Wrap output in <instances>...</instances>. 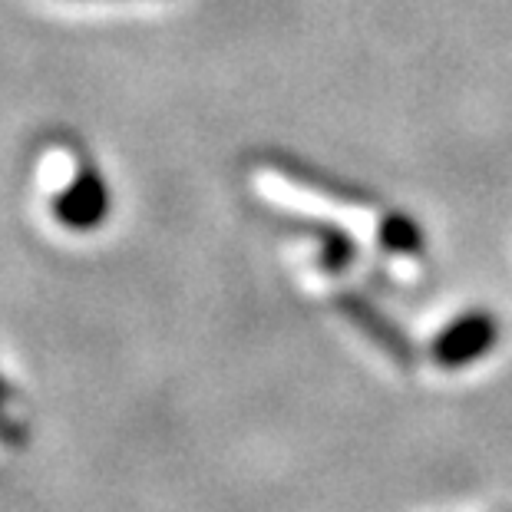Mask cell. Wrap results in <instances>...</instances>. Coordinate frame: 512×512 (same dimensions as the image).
I'll use <instances>...</instances> for the list:
<instances>
[{"mask_svg": "<svg viewBox=\"0 0 512 512\" xmlns=\"http://www.w3.org/2000/svg\"><path fill=\"white\" fill-rule=\"evenodd\" d=\"M377 245L384 248L387 255H400V258H423V252H427V238H423L420 222L410 219V215L400 209H387L380 215Z\"/></svg>", "mask_w": 512, "mask_h": 512, "instance_id": "8992f818", "label": "cell"}, {"mask_svg": "<svg viewBox=\"0 0 512 512\" xmlns=\"http://www.w3.org/2000/svg\"><path fill=\"white\" fill-rule=\"evenodd\" d=\"M113 212V195L106 185L103 172L93 166H83L76 176L63 185L53 199V219L67 232H93L100 228Z\"/></svg>", "mask_w": 512, "mask_h": 512, "instance_id": "277c9868", "label": "cell"}, {"mask_svg": "<svg viewBox=\"0 0 512 512\" xmlns=\"http://www.w3.org/2000/svg\"><path fill=\"white\" fill-rule=\"evenodd\" d=\"M499 318L483 308L466 311L460 318H453L440 334H433L430 341V361L443 370H463L493 351L499 344Z\"/></svg>", "mask_w": 512, "mask_h": 512, "instance_id": "7a4b0ae2", "label": "cell"}, {"mask_svg": "<svg viewBox=\"0 0 512 512\" xmlns=\"http://www.w3.org/2000/svg\"><path fill=\"white\" fill-rule=\"evenodd\" d=\"M7 400H10V384H7V377H4V374H0V420H4Z\"/></svg>", "mask_w": 512, "mask_h": 512, "instance_id": "52a82bcc", "label": "cell"}, {"mask_svg": "<svg viewBox=\"0 0 512 512\" xmlns=\"http://www.w3.org/2000/svg\"><path fill=\"white\" fill-rule=\"evenodd\" d=\"M261 162H265L271 172H278L285 182L298 185V189H304V192L321 195V199H328L334 205H351V209H377V205L384 202L374 189H367V185L347 179V176H341V172L324 169V166H318V162H308L304 156H294V152H288V149L261 152Z\"/></svg>", "mask_w": 512, "mask_h": 512, "instance_id": "6da1fadb", "label": "cell"}, {"mask_svg": "<svg viewBox=\"0 0 512 512\" xmlns=\"http://www.w3.org/2000/svg\"><path fill=\"white\" fill-rule=\"evenodd\" d=\"M288 232L308 238V242L318 245V265L324 275H344V271L354 268L357 261V242L354 235H347L341 225L324 222V219H304V215H281L278 219Z\"/></svg>", "mask_w": 512, "mask_h": 512, "instance_id": "5b68a950", "label": "cell"}, {"mask_svg": "<svg viewBox=\"0 0 512 512\" xmlns=\"http://www.w3.org/2000/svg\"><path fill=\"white\" fill-rule=\"evenodd\" d=\"M334 308L337 314L357 328L370 344L377 347V351H384L390 361L400 364V367H413L417 364V347H413L410 334L400 328V324L390 318V314L374 304L361 291H341L334 298Z\"/></svg>", "mask_w": 512, "mask_h": 512, "instance_id": "3957f363", "label": "cell"}]
</instances>
